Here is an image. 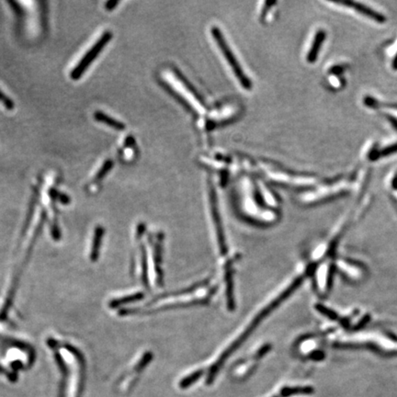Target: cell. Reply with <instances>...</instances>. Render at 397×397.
Here are the masks:
<instances>
[{
	"mask_svg": "<svg viewBox=\"0 0 397 397\" xmlns=\"http://www.w3.org/2000/svg\"><path fill=\"white\" fill-rule=\"evenodd\" d=\"M167 84L170 85L176 93L178 94L183 99H185L191 107L195 110L200 114H203L205 113V107L201 101L200 98H198L196 94L194 93L192 90L190 89V87L187 85L185 82H183L182 78L175 73V72H169L167 73Z\"/></svg>",
	"mask_w": 397,
	"mask_h": 397,
	"instance_id": "cell-4",
	"label": "cell"
},
{
	"mask_svg": "<svg viewBox=\"0 0 397 397\" xmlns=\"http://www.w3.org/2000/svg\"><path fill=\"white\" fill-rule=\"evenodd\" d=\"M113 39V33L111 31H105L100 38L97 41V43L94 44L93 46L88 50L87 54L84 55L82 59L79 62V64L76 65V67L71 71L70 78L73 80H78L80 79L85 71L90 66V64L93 63L94 60L97 58L98 54L101 53L105 46L109 42Z\"/></svg>",
	"mask_w": 397,
	"mask_h": 397,
	"instance_id": "cell-3",
	"label": "cell"
},
{
	"mask_svg": "<svg viewBox=\"0 0 397 397\" xmlns=\"http://www.w3.org/2000/svg\"><path fill=\"white\" fill-rule=\"evenodd\" d=\"M202 373H203V372L201 370H199V371H196V372L191 373L189 376L182 379V381H181V383H179V386L182 389H186V388L190 387L191 384H193L198 379H200L202 376Z\"/></svg>",
	"mask_w": 397,
	"mask_h": 397,
	"instance_id": "cell-11",
	"label": "cell"
},
{
	"mask_svg": "<svg viewBox=\"0 0 397 397\" xmlns=\"http://www.w3.org/2000/svg\"><path fill=\"white\" fill-rule=\"evenodd\" d=\"M79 382H80V368L76 362L70 363L67 387L65 390V397H79Z\"/></svg>",
	"mask_w": 397,
	"mask_h": 397,
	"instance_id": "cell-6",
	"label": "cell"
},
{
	"mask_svg": "<svg viewBox=\"0 0 397 397\" xmlns=\"http://www.w3.org/2000/svg\"><path fill=\"white\" fill-rule=\"evenodd\" d=\"M397 152V142L396 143H393L390 147H385L383 148L381 151L376 153V155L373 156V158H380V157H387L392 155L393 153Z\"/></svg>",
	"mask_w": 397,
	"mask_h": 397,
	"instance_id": "cell-13",
	"label": "cell"
},
{
	"mask_svg": "<svg viewBox=\"0 0 397 397\" xmlns=\"http://www.w3.org/2000/svg\"><path fill=\"white\" fill-rule=\"evenodd\" d=\"M93 117L94 120L97 121L98 123H104L109 127L113 128L116 131H123L126 128L124 123L118 121V120H115L114 118L109 116L108 114L102 113V112H98H98L94 113Z\"/></svg>",
	"mask_w": 397,
	"mask_h": 397,
	"instance_id": "cell-9",
	"label": "cell"
},
{
	"mask_svg": "<svg viewBox=\"0 0 397 397\" xmlns=\"http://www.w3.org/2000/svg\"><path fill=\"white\" fill-rule=\"evenodd\" d=\"M337 4L338 5L346 6L348 8H351L353 10H356L358 13H362V14L366 16L368 18H370V19H372L373 20H376L380 23L384 22V20H385L384 17L382 14H380L376 11L371 10V9L367 8L366 6L362 5L359 3H356V2H338Z\"/></svg>",
	"mask_w": 397,
	"mask_h": 397,
	"instance_id": "cell-7",
	"label": "cell"
},
{
	"mask_svg": "<svg viewBox=\"0 0 397 397\" xmlns=\"http://www.w3.org/2000/svg\"><path fill=\"white\" fill-rule=\"evenodd\" d=\"M324 39H326V33L323 30H319L315 33L314 40L312 42V45H311L307 55H306V60L308 63H314V61L316 60L319 51L321 49V46H322Z\"/></svg>",
	"mask_w": 397,
	"mask_h": 397,
	"instance_id": "cell-8",
	"label": "cell"
},
{
	"mask_svg": "<svg viewBox=\"0 0 397 397\" xmlns=\"http://www.w3.org/2000/svg\"><path fill=\"white\" fill-rule=\"evenodd\" d=\"M392 66H393V68L395 69V70H397V54L395 55V57H394V60H393Z\"/></svg>",
	"mask_w": 397,
	"mask_h": 397,
	"instance_id": "cell-16",
	"label": "cell"
},
{
	"mask_svg": "<svg viewBox=\"0 0 397 397\" xmlns=\"http://www.w3.org/2000/svg\"><path fill=\"white\" fill-rule=\"evenodd\" d=\"M302 281H303V277H298V278L293 279L290 284L286 285L284 289L282 290L281 292H279L278 295H276L273 299L270 300V303L266 304V306H264L262 310H260V312L256 314L255 317L251 319V321L248 323V324L245 326L244 329L242 330V332L240 334H238V336L236 337V338H235V340L229 344V347H227V348H226L223 351L222 355H220V357L216 359L215 363L211 366L209 375H208L207 380H206V382H207L208 384L212 383V382L215 379L217 373L220 371V369L224 365V363H226V358L230 357L231 354L234 352V350H235L236 348L239 347V345L255 329L256 327L261 322V320L266 317V315L269 314L271 310H273V308H275L278 304H280L281 301H283L285 298H287L289 296L290 294L292 292H294V290L297 288V286Z\"/></svg>",
	"mask_w": 397,
	"mask_h": 397,
	"instance_id": "cell-1",
	"label": "cell"
},
{
	"mask_svg": "<svg viewBox=\"0 0 397 397\" xmlns=\"http://www.w3.org/2000/svg\"><path fill=\"white\" fill-rule=\"evenodd\" d=\"M209 203H210V211H211V221L213 224V228H214V235H215V241L217 247L219 249L222 255L226 254V237H225V233L222 226L221 222L220 214H219V209L217 206V201H216L215 193L214 191L211 189L209 192Z\"/></svg>",
	"mask_w": 397,
	"mask_h": 397,
	"instance_id": "cell-5",
	"label": "cell"
},
{
	"mask_svg": "<svg viewBox=\"0 0 397 397\" xmlns=\"http://www.w3.org/2000/svg\"><path fill=\"white\" fill-rule=\"evenodd\" d=\"M119 3H120L119 1H109V2L106 3L105 8H106V10H108V11H112V10L115 9L116 6L119 5Z\"/></svg>",
	"mask_w": 397,
	"mask_h": 397,
	"instance_id": "cell-15",
	"label": "cell"
},
{
	"mask_svg": "<svg viewBox=\"0 0 397 397\" xmlns=\"http://www.w3.org/2000/svg\"><path fill=\"white\" fill-rule=\"evenodd\" d=\"M0 102L3 104V106L8 110H13L15 108V104L11 98H9L7 95L3 93L1 90H0Z\"/></svg>",
	"mask_w": 397,
	"mask_h": 397,
	"instance_id": "cell-14",
	"label": "cell"
},
{
	"mask_svg": "<svg viewBox=\"0 0 397 397\" xmlns=\"http://www.w3.org/2000/svg\"><path fill=\"white\" fill-rule=\"evenodd\" d=\"M313 392V388L309 386H294V387H284L272 397H290L299 394H310Z\"/></svg>",
	"mask_w": 397,
	"mask_h": 397,
	"instance_id": "cell-10",
	"label": "cell"
},
{
	"mask_svg": "<svg viewBox=\"0 0 397 397\" xmlns=\"http://www.w3.org/2000/svg\"><path fill=\"white\" fill-rule=\"evenodd\" d=\"M113 167V160H112V159H108V160H106L105 163L103 164L102 167H100V169L98 170V173H97V175H96L95 178H94V181H95V182H99V181L103 179V178L105 177V176H106V175L108 174L109 172H110V170H112Z\"/></svg>",
	"mask_w": 397,
	"mask_h": 397,
	"instance_id": "cell-12",
	"label": "cell"
},
{
	"mask_svg": "<svg viewBox=\"0 0 397 397\" xmlns=\"http://www.w3.org/2000/svg\"><path fill=\"white\" fill-rule=\"evenodd\" d=\"M211 34L212 39L214 40V42H215L218 49L220 50L226 63L229 65L231 71L235 75L238 83L240 84L241 86L245 89H247V90L251 89L252 88L251 80H249V79L245 76L244 70L241 67L238 61L236 60V57L233 53V51L231 50L230 46L226 43V39L222 33V31H220V29H218L217 27L213 26L211 28Z\"/></svg>",
	"mask_w": 397,
	"mask_h": 397,
	"instance_id": "cell-2",
	"label": "cell"
}]
</instances>
